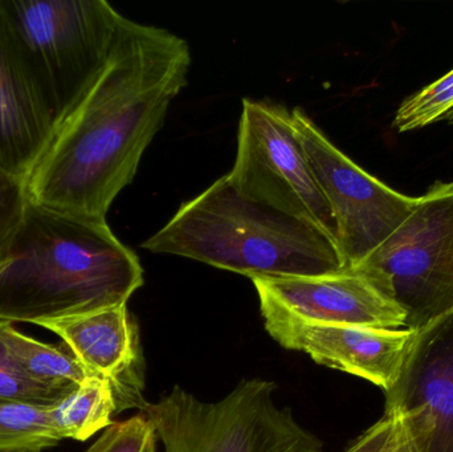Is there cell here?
Here are the masks:
<instances>
[{"instance_id": "6da1fadb", "label": "cell", "mask_w": 453, "mask_h": 452, "mask_svg": "<svg viewBox=\"0 0 453 452\" xmlns=\"http://www.w3.org/2000/svg\"><path fill=\"white\" fill-rule=\"evenodd\" d=\"M190 64L182 37L122 18L105 63L27 178L28 201L106 219L188 85Z\"/></svg>"}, {"instance_id": "7a4b0ae2", "label": "cell", "mask_w": 453, "mask_h": 452, "mask_svg": "<svg viewBox=\"0 0 453 452\" xmlns=\"http://www.w3.org/2000/svg\"><path fill=\"white\" fill-rule=\"evenodd\" d=\"M142 286L140 259L106 219L28 202L0 251V321L37 326L127 304Z\"/></svg>"}, {"instance_id": "3957f363", "label": "cell", "mask_w": 453, "mask_h": 452, "mask_svg": "<svg viewBox=\"0 0 453 452\" xmlns=\"http://www.w3.org/2000/svg\"><path fill=\"white\" fill-rule=\"evenodd\" d=\"M141 246L250 279L324 275L343 268L337 244L329 236L242 195L228 175L183 203Z\"/></svg>"}, {"instance_id": "277c9868", "label": "cell", "mask_w": 453, "mask_h": 452, "mask_svg": "<svg viewBox=\"0 0 453 452\" xmlns=\"http://www.w3.org/2000/svg\"><path fill=\"white\" fill-rule=\"evenodd\" d=\"M0 16L58 127L105 63L124 16L105 0H0Z\"/></svg>"}, {"instance_id": "5b68a950", "label": "cell", "mask_w": 453, "mask_h": 452, "mask_svg": "<svg viewBox=\"0 0 453 452\" xmlns=\"http://www.w3.org/2000/svg\"><path fill=\"white\" fill-rule=\"evenodd\" d=\"M277 384L242 379L217 402L174 387L142 406L165 452H325L324 442L274 402Z\"/></svg>"}, {"instance_id": "8992f818", "label": "cell", "mask_w": 453, "mask_h": 452, "mask_svg": "<svg viewBox=\"0 0 453 452\" xmlns=\"http://www.w3.org/2000/svg\"><path fill=\"white\" fill-rule=\"evenodd\" d=\"M356 270L406 312L420 334L453 316V182H436Z\"/></svg>"}, {"instance_id": "52a82bcc", "label": "cell", "mask_w": 453, "mask_h": 452, "mask_svg": "<svg viewBox=\"0 0 453 452\" xmlns=\"http://www.w3.org/2000/svg\"><path fill=\"white\" fill-rule=\"evenodd\" d=\"M226 175L242 195L317 228L337 244L334 217L296 134L292 111L244 98L236 161Z\"/></svg>"}, {"instance_id": "ba28073f", "label": "cell", "mask_w": 453, "mask_h": 452, "mask_svg": "<svg viewBox=\"0 0 453 452\" xmlns=\"http://www.w3.org/2000/svg\"><path fill=\"white\" fill-rule=\"evenodd\" d=\"M293 127L337 226L343 268H354L383 243L417 206L418 198L388 188L343 154L296 108Z\"/></svg>"}, {"instance_id": "9c48e42d", "label": "cell", "mask_w": 453, "mask_h": 452, "mask_svg": "<svg viewBox=\"0 0 453 452\" xmlns=\"http://www.w3.org/2000/svg\"><path fill=\"white\" fill-rule=\"evenodd\" d=\"M266 333L314 363L366 379L390 393L401 381L422 334L414 329L324 326L281 313L261 312Z\"/></svg>"}, {"instance_id": "30bf717a", "label": "cell", "mask_w": 453, "mask_h": 452, "mask_svg": "<svg viewBox=\"0 0 453 452\" xmlns=\"http://www.w3.org/2000/svg\"><path fill=\"white\" fill-rule=\"evenodd\" d=\"M250 280L261 312L281 313L324 326H406V312L356 268L324 275L258 276Z\"/></svg>"}, {"instance_id": "8fae6325", "label": "cell", "mask_w": 453, "mask_h": 452, "mask_svg": "<svg viewBox=\"0 0 453 452\" xmlns=\"http://www.w3.org/2000/svg\"><path fill=\"white\" fill-rule=\"evenodd\" d=\"M401 414L415 452H453V329L422 334L388 406Z\"/></svg>"}, {"instance_id": "7c38bea8", "label": "cell", "mask_w": 453, "mask_h": 452, "mask_svg": "<svg viewBox=\"0 0 453 452\" xmlns=\"http://www.w3.org/2000/svg\"><path fill=\"white\" fill-rule=\"evenodd\" d=\"M63 340L90 376L111 382L117 413L142 409L143 364L137 324L127 304L37 324Z\"/></svg>"}, {"instance_id": "4fadbf2b", "label": "cell", "mask_w": 453, "mask_h": 452, "mask_svg": "<svg viewBox=\"0 0 453 452\" xmlns=\"http://www.w3.org/2000/svg\"><path fill=\"white\" fill-rule=\"evenodd\" d=\"M55 129L0 16V166L26 182Z\"/></svg>"}, {"instance_id": "5bb4252c", "label": "cell", "mask_w": 453, "mask_h": 452, "mask_svg": "<svg viewBox=\"0 0 453 452\" xmlns=\"http://www.w3.org/2000/svg\"><path fill=\"white\" fill-rule=\"evenodd\" d=\"M50 413L61 441L84 442L113 425L111 417L117 413L113 387L100 377H88L50 408Z\"/></svg>"}, {"instance_id": "9a60e30c", "label": "cell", "mask_w": 453, "mask_h": 452, "mask_svg": "<svg viewBox=\"0 0 453 452\" xmlns=\"http://www.w3.org/2000/svg\"><path fill=\"white\" fill-rule=\"evenodd\" d=\"M0 340L21 371L42 384L73 387L92 377L68 348L37 341L11 323L0 321Z\"/></svg>"}, {"instance_id": "2e32d148", "label": "cell", "mask_w": 453, "mask_h": 452, "mask_svg": "<svg viewBox=\"0 0 453 452\" xmlns=\"http://www.w3.org/2000/svg\"><path fill=\"white\" fill-rule=\"evenodd\" d=\"M60 441L50 408L0 400V452H42Z\"/></svg>"}, {"instance_id": "e0dca14e", "label": "cell", "mask_w": 453, "mask_h": 452, "mask_svg": "<svg viewBox=\"0 0 453 452\" xmlns=\"http://www.w3.org/2000/svg\"><path fill=\"white\" fill-rule=\"evenodd\" d=\"M452 108L453 71L417 95L406 98L396 111L394 127L402 133L420 129L433 122L441 121Z\"/></svg>"}, {"instance_id": "ac0fdd59", "label": "cell", "mask_w": 453, "mask_h": 452, "mask_svg": "<svg viewBox=\"0 0 453 452\" xmlns=\"http://www.w3.org/2000/svg\"><path fill=\"white\" fill-rule=\"evenodd\" d=\"M74 387H56L32 379L21 371L0 340V400L52 408Z\"/></svg>"}, {"instance_id": "d6986e66", "label": "cell", "mask_w": 453, "mask_h": 452, "mask_svg": "<svg viewBox=\"0 0 453 452\" xmlns=\"http://www.w3.org/2000/svg\"><path fill=\"white\" fill-rule=\"evenodd\" d=\"M156 427L143 413L104 430L87 452H157Z\"/></svg>"}, {"instance_id": "ffe728a7", "label": "cell", "mask_w": 453, "mask_h": 452, "mask_svg": "<svg viewBox=\"0 0 453 452\" xmlns=\"http://www.w3.org/2000/svg\"><path fill=\"white\" fill-rule=\"evenodd\" d=\"M407 440L401 414L386 408L385 416L345 452H396Z\"/></svg>"}, {"instance_id": "44dd1931", "label": "cell", "mask_w": 453, "mask_h": 452, "mask_svg": "<svg viewBox=\"0 0 453 452\" xmlns=\"http://www.w3.org/2000/svg\"><path fill=\"white\" fill-rule=\"evenodd\" d=\"M28 202L26 182L0 166V251L20 223Z\"/></svg>"}, {"instance_id": "7402d4cb", "label": "cell", "mask_w": 453, "mask_h": 452, "mask_svg": "<svg viewBox=\"0 0 453 452\" xmlns=\"http://www.w3.org/2000/svg\"><path fill=\"white\" fill-rule=\"evenodd\" d=\"M396 452H415L414 448H412L411 442H410V440L406 441V443H404L403 446H402L401 448H399Z\"/></svg>"}, {"instance_id": "603a6c76", "label": "cell", "mask_w": 453, "mask_h": 452, "mask_svg": "<svg viewBox=\"0 0 453 452\" xmlns=\"http://www.w3.org/2000/svg\"><path fill=\"white\" fill-rule=\"evenodd\" d=\"M443 119H446V121L449 122V124H453V108L449 111V113L446 114V116H444Z\"/></svg>"}]
</instances>
